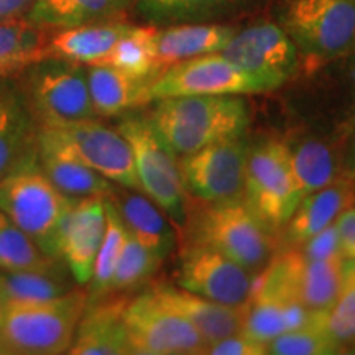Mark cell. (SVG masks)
Here are the masks:
<instances>
[{
  "instance_id": "6da1fadb",
  "label": "cell",
  "mask_w": 355,
  "mask_h": 355,
  "mask_svg": "<svg viewBox=\"0 0 355 355\" xmlns=\"http://www.w3.org/2000/svg\"><path fill=\"white\" fill-rule=\"evenodd\" d=\"M148 122L175 157L194 153L245 133L250 114L239 96H183L159 99Z\"/></svg>"
},
{
  "instance_id": "7a4b0ae2",
  "label": "cell",
  "mask_w": 355,
  "mask_h": 355,
  "mask_svg": "<svg viewBox=\"0 0 355 355\" xmlns=\"http://www.w3.org/2000/svg\"><path fill=\"white\" fill-rule=\"evenodd\" d=\"M186 243L220 252L250 273L260 272L277 252L278 239L266 230L243 201L194 204L183 225Z\"/></svg>"
},
{
  "instance_id": "3957f363",
  "label": "cell",
  "mask_w": 355,
  "mask_h": 355,
  "mask_svg": "<svg viewBox=\"0 0 355 355\" xmlns=\"http://www.w3.org/2000/svg\"><path fill=\"white\" fill-rule=\"evenodd\" d=\"M87 304V293L71 290L43 301H7L0 344L7 355L68 352Z\"/></svg>"
},
{
  "instance_id": "277c9868",
  "label": "cell",
  "mask_w": 355,
  "mask_h": 355,
  "mask_svg": "<svg viewBox=\"0 0 355 355\" xmlns=\"http://www.w3.org/2000/svg\"><path fill=\"white\" fill-rule=\"evenodd\" d=\"M279 26L300 60L318 69L355 50V0H288Z\"/></svg>"
},
{
  "instance_id": "5b68a950",
  "label": "cell",
  "mask_w": 355,
  "mask_h": 355,
  "mask_svg": "<svg viewBox=\"0 0 355 355\" xmlns=\"http://www.w3.org/2000/svg\"><path fill=\"white\" fill-rule=\"evenodd\" d=\"M73 199L60 193L44 176L37 155L0 180V212L50 257H60L58 232Z\"/></svg>"
},
{
  "instance_id": "8992f818",
  "label": "cell",
  "mask_w": 355,
  "mask_h": 355,
  "mask_svg": "<svg viewBox=\"0 0 355 355\" xmlns=\"http://www.w3.org/2000/svg\"><path fill=\"white\" fill-rule=\"evenodd\" d=\"M20 91L38 127H68L96 117L86 68L73 61H35L25 69Z\"/></svg>"
},
{
  "instance_id": "52a82bcc",
  "label": "cell",
  "mask_w": 355,
  "mask_h": 355,
  "mask_svg": "<svg viewBox=\"0 0 355 355\" xmlns=\"http://www.w3.org/2000/svg\"><path fill=\"white\" fill-rule=\"evenodd\" d=\"M301 199L283 139L248 144L243 202L261 225L278 237Z\"/></svg>"
},
{
  "instance_id": "ba28073f",
  "label": "cell",
  "mask_w": 355,
  "mask_h": 355,
  "mask_svg": "<svg viewBox=\"0 0 355 355\" xmlns=\"http://www.w3.org/2000/svg\"><path fill=\"white\" fill-rule=\"evenodd\" d=\"M117 130L128 141L141 193H145L180 229L188 212V194L181 181L176 157L159 140L145 117H127Z\"/></svg>"
},
{
  "instance_id": "9c48e42d",
  "label": "cell",
  "mask_w": 355,
  "mask_h": 355,
  "mask_svg": "<svg viewBox=\"0 0 355 355\" xmlns=\"http://www.w3.org/2000/svg\"><path fill=\"white\" fill-rule=\"evenodd\" d=\"M247 152L242 135L180 157L178 168L188 198L206 204L243 201Z\"/></svg>"
},
{
  "instance_id": "30bf717a",
  "label": "cell",
  "mask_w": 355,
  "mask_h": 355,
  "mask_svg": "<svg viewBox=\"0 0 355 355\" xmlns=\"http://www.w3.org/2000/svg\"><path fill=\"white\" fill-rule=\"evenodd\" d=\"M125 329L130 354L204 355L207 340L188 319L163 304L152 290L128 301Z\"/></svg>"
},
{
  "instance_id": "8fae6325",
  "label": "cell",
  "mask_w": 355,
  "mask_h": 355,
  "mask_svg": "<svg viewBox=\"0 0 355 355\" xmlns=\"http://www.w3.org/2000/svg\"><path fill=\"white\" fill-rule=\"evenodd\" d=\"M268 92L259 79L211 53L180 61L163 69L150 86L152 101L183 96H242Z\"/></svg>"
},
{
  "instance_id": "7c38bea8",
  "label": "cell",
  "mask_w": 355,
  "mask_h": 355,
  "mask_svg": "<svg viewBox=\"0 0 355 355\" xmlns=\"http://www.w3.org/2000/svg\"><path fill=\"white\" fill-rule=\"evenodd\" d=\"M220 55L259 79L268 91H275L295 78L301 64L295 43L273 21H260L235 32Z\"/></svg>"
},
{
  "instance_id": "4fadbf2b",
  "label": "cell",
  "mask_w": 355,
  "mask_h": 355,
  "mask_svg": "<svg viewBox=\"0 0 355 355\" xmlns=\"http://www.w3.org/2000/svg\"><path fill=\"white\" fill-rule=\"evenodd\" d=\"M43 128L53 133L66 152L114 184L141 191L132 148L119 130L102 125L94 119L68 127Z\"/></svg>"
},
{
  "instance_id": "5bb4252c",
  "label": "cell",
  "mask_w": 355,
  "mask_h": 355,
  "mask_svg": "<svg viewBox=\"0 0 355 355\" xmlns=\"http://www.w3.org/2000/svg\"><path fill=\"white\" fill-rule=\"evenodd\" d=\"M252 273L214 248L184 243L176 273V285L183 290L241 308L248 301Z\"/></svg>"
},
{
  "instance_id": "9a60e30c",
  "label": "cell",
  "mask_w": 355,
  "mask_h": 355,
  "mask_svg": "<svg viewBox=\"0 0 355 355\" xmlns=\"http://www.w3.org/2000/svg\"><path fill=\"white\" fill-rule=\"evenodd\" d=\"M104 232V196L73 199L58 232V255L78 285L91 282Z\"/></svg>"
},
{
  "instance_id": "2e32d148",
  "label": "cell",
  "mask_w": 355,
  "mask_h": 355,
  "mask_svg": "<svg viewBox=\"0 0 355 355\" xmlns=\"http://www.w3.org/2000/svg\"><path fill=\"white\" fill-rule=\"evenodd\" d=\"M128 300L105 295L87 301L76 329L71 355H127L130 354L125 329Z\"/></svg>"
},
{
  "instance_id": "e0dca14e",
  "label": "cell",
  "mask_w": 355,
  "mask_h": 355,
  "mask_svg": "<svg viewBox=\"0 0 355 355\" xmlns=\"http://www.w3.org/2000/svg\"><path fill=\"white\" fill-rule=\"evenodd\" d=\"M37 162L53 186L68 198H105L115 188L112 181L66 152L53 133L43 127H38L37 133Z\"/></svg>"
},
{
  "instance_id": "ac0fdd59",
  "label": "cell",
  "mask_w": 355,
  "mask_h": 355,
  "mask_svg": "<svg viewBox=\"0 0 355 355\" xmlns=\"http://www.w3.org/2000/svg\"><path fill=\"white\" fill-rule=\"evenodd\" d=\"M355 204V184L349 178H339L326 188L301 199L285 227L279 230L283 247L301 245L309 237L336 222L347 207ZM278 234V235H279Z\"/></svg>"
},
{
  "instance_id": "d6986e66",
  "label": "cell",
  "mask_w": 355,
  "mask_h": 355,
  "mask_svg": "<svg viewBox=\"0 0 355 355\" xmlns=\"http://www.w3.org/2000/svg\"><path fill=\"white\" fill-rule=\"evenodd\" d=\"M37 133L20 87L0 81V180L37 155Z\"/></svg>"
},
{
  "instance_id": "ffe728a7",
  "label": "cell",
  "mask_w": 355,
  "mask_h": 355,
  "mask_svg": "<svg viewBox=\"0 0 355 355\" xmlns=\"http://www.w3.org/2000/svg\"><path fill=\"white\" fill-rule=\"evenodd\" d=\"M283 141L301 198L343 178L344 159L331 140L309 132H296Z\"/></svg>"
},
{
  "instance_id": "44dd1931",
  "label": "cell",
  "mask_w": 355,
  "mask_h": 355,
  "mask_svg": "<svg viewBox=\"0 0 355 355\" xmlns=\"http://www.w3.org/2000/svg\"><path fill=\"white\" fill-rule=\"evenodd\" d=\"M157 298L168 308L193 324L207 344L224 337L239 334L243 326V306L235 308L206 300L171 285H155L150 288Z\"/></svg>"
},
{
  "instance_id": "7402d4cb",
  "label": "cell",
  "mask_w": 355,
  "mask_h": 355,
  "mask_svg": "<svg viewBox=\"0 0 355 355\" xmlns=\"http://www.w3.org/2000/svg\"><path fill=\"white\" fill-rule=\"evenodd\" d=\"M117 207L128 232L152 250L155 255L165 260L175 247V232L162 209L148 196L137 189H121L119 184L109 194Z\"/></svg>"
},
{
  "instance_id": "603a6c76",
  "label": "cell",
  "mask_w": 355,
  "mask_h": 355,
  "mask_svg": "<svg viewBox=\"0 0 355 355\" xmlns=\"http://www.w3.org/2000/svg\"><path fill=\"white\" fill-rule=\"evenodd\" d=\"M128 28L130 25L109 20L63 28L44 43L43 58H58L87 66L102 64Z\"/></svg>"
},
{
  "instance_id": "cb8c5ba5",
  "label": "cell",
  "mask_w": 355,
  "mask_h": 355,
  "mask_svg": "<svg viewBox=\"0 0 355 355\" xmlns=\"http://www.w3.org/2000/svg\"><path fill=\"white\" fill-rule=\"evenodd\" d=\"M235 32L234 26L217 24H183L157 30L155 51L159 73L189 58L220 53Z\"/></svg>"
},
{
  "instance_id": "d4e9b609",
  "label": "cell",
  "mask_w": 355,
  "mask_h": 355,
  "mask_svg": "<svg viewBox=\"0 0 355 355\" xmlns=\"http://www.w3.org/2000/svg\"><path fill=\"white\" fill-rule=\"evenodd\" d=\"M86 76L96 115H117L152 101L153 78H135L109 64L87 66Z\"/></svg>"
},
{
  "instance_id": "484cf974",
  "label": "cell",
  "mask_w": 355,
  "mask_h": 355,
  "mask_svg": "<svg viewBox=\"0 0 355 355\" xmlns=\"http://www.w3.org/2000/svg\"><path fill=\"white\" fill-rule=\"evenodd\" d=\"M318 311L306 309L298 301L250 298L243 304L242 334L266 344L279 334L309 326L319 318Z\"/></svg>"
},
{
  "instance_id": "4316f807",
  "label": "cell",
  "mask_w": 355,
  "mask_h": 355,
  "mask_svg": "<svg viewBox=\"0 0 355 355\" xmlns=\"http://www.w3.org/2000/svg\"><path fill=\"white\" fill-rule=\"evenodd\" d=\"M128 3L130 0H33L28 21L40 28H73L114 19Z\"/></svg>"
},
{
  "instance_id": "83f0119b",
  "label": "cell",
  "mask_w": 355,
  "mask_h": 355,
  "mask_svg": "<svg viewBox=\"0 0 355 355\" xmlns=\"http://www.w3.org/2000/svg\"><path fill=\"white\" fill-rule=\"evenodd\" d=\"M343 260H308L300 254L296 293L306 309L318 313H329L332 309L344 285Z\"/></svg>"
},
{
  "instance_id": "f1b7e54d",
  "label": "cell",
  "mask_w": 355,
  "mask_h": 355,
  "mask_svg": "<svg viewBox=\"0 0 355 355\" xmlns=\"http://www.w3.org/2000/svg\"><path fill=\"white\" fill-rule=\"evenodd\" d=\"M68 266L56 261L33 272H0V293L7 301H43L63 296L74 290Z\"/></svg>"
},
{
  "instance_id": "f546056e",
  "label": "cell",
  "mask_w": 355,
  "mask_h": 355,
  "mask_svg": "<svg viewBox=\"0 0 355 355\" xmlns=\"http://www.w3.org/2000/svg\"><path fill=\"white\" fill-rule=\"evenodd\" d=\"M44 43L40 26L28 20L0 24V78L25 71L35 61L43 60Z\"/></svg>"
},
{
  "instance_id": "4dcf8cb0",
  "label": "cell",
  "mask_w": 355,
  "mask_h": 355,
  "mask_svg": "<svg viewBox=\"0 0 355 355\" xmlns=\"http://www.w3.org/2000/svg\"><path fill=\"white\" fill-rule=\"evenodd\" d=\"M155 35L157 28L153 26L130 25V28L119 38L102 64L114 66L135 78L155 79L159 74L157 51H155Z\"/></svg>"
},
{
  "instance_id": "1f68e13d",
  "label": "cell",
  "mask_w": 355,
  "mask_h": 355,
  "mask_svg": "<svg viewBox=\"0 0 355 355\" xmlns=\"http://www.w3.org/2000/svg\"><path fill=\"white\" fill-rule=\"evenodd\" d=\"M105 206V232L102 239L101 248L97 252L94 272L92 278L89 282V293L87 301L102 298L107 295V288L112 275L115 272V266L121 259L123 243H125L127 227L123 224L121 214H119L117 207L109 196L104 198Z\"/></svg>"
},
{
  "instance_id": "d6a6232c",
  "label": "cell",
  "mask_w": 355,
  "mask_h": 355,
  "mask_svg": "<svg viewBox=\"0 0 355 355\" xmlns=\"http://www.w3.org/2000/svg\"><path fill=\"white\" fill-rule=\"evenodd\" d=\"M60 257H50L30 235L0 212V272H33L51 266Z\"/></svg>"
},
{
  "instance_id": "836d02e7",
  "label": "cell",
  "mask_w": 355,
  "mask_h": 355,
  "mask_svg": "<svg viewBox=\"0 0 355 355\" xmlns=\"http://www.w3.org/2000/svg\"><path fill=\"white\" fill-rule=\"evenodd\" d=\"M327 313L319 314V318L309 326L301 329L288 331L265 344L266 354L272 355H334L344 354L326 331Z\"/></svg>"
},
{
  "instance_id": "e575fe53",
  "label": "cell",
  "mask_w": 355,
  "mask_h": 355,
  "mask_svg": "<svg viewBox=\"0 0 355 355\" xmlns=\"http://www.w3.org/2000/svg\"><path fill=\"white\" fill-rule=\"evenodd\" d=\"M162 259L148 250L145 245L137 241L133 235L127 230L125 243H123L121 259L115 266V272L110 279L107 295L132 290V288L141 285L162 265Z\"/></svg>"
},
{
  "instance_id": "d590c367",
  "label": "cell",
  "mask_w": 355,
  "mask_h": 355,
  "mask_svg": "<svg viewBox=\"0 0 355 355\" xmlns=\"http://www.w3.org/2000/svg\"><path fill=\"white\" fill-rule=\"evenodd\" d=\"M344 273V285L336 304L327 313L326 331L344 352L355 345V277Z\"/></svg>"
},
{
  "instance_id": "8d00e7d4",
  "label": "cell",
  "mask_w": 355,
  "mask_h": 355,
  "mask_svg": "<svg viewBox=\"0 0 355 355\" xmlns=\"http://www.w3.org/2000/svg\"><path fill=\"white\" fill-rule=\"evenodd\" d=\"M153 19L163 21H188L209 17L232 0H140Z\"/></svg>"
},
{
  "instance_id": "74e56055",
  "label": "cell",
  "mask_w": 355,
  "mask_h": 355,
  "mask_svg": "<svg viewBox=\"0 0 355 355\" xmlns=\"http://www.w3.org/2000/svg\"><path fill=\"white\" fill-rule=\"evenodd\" d=\"M301 257L308 260H326V259H344L343 250H340L339 234H337L336 224L322 229L301 245L295 247Z\"/></svg>"
},
{
  "instance_id": "f35d334b",
  "label": "cell",
  "mask_w": 355,
  "mask_h": 355,
  "mask_svg": "<svg viewBox=\"0 0 355 355\" xmlns=\"http://www.w3.org/2000/svg\"><path fill=\"white\" fill-rule=\"evenodd\" d=\"M204 354L209 355H265V344L248 339L242 332L224 337L206 345Z\"/></svg>"
},
{
  "instance_id": "ab89813d",
  "label": "cell",
  "mask_w": 355,
  "mask_h": 355,
  "mask_svg": "<svg viewBox=\"0 0 355 355\" xmlns=\"http://www.w3.org/2000/svg\"><path fill=\"white\" fill-rule=\"evenodd\" d=\"M340 250L344 259H355V206H350L336 219Z\"/></svg>"
},
{
  "instance_id": "60d3db41",
  "label": "cell",
  "mask_w": 355,
  "mask_h": 355,
  "mask_svg": "<svg viewBox=\"0 0 355 355\" xmlns=\"http://www.w3.org/2000/svg\"><path fill=\"white\" fill-rule=\"evenodd\" d=\"M33 0H0V24L20 20L32 7Z\"/></svg>"
},
{
  "instance_id": "b9f144b4",
  "label": "cell",
  "mask_w": 355,
  "mask_h": 355,
  "mask_svg": "<svg viewBox=\"0 0 355 355\" xmlns=\"http://www.w3.org/2000/svg\"><path fill=\"white\" fill-rule=\"evenodd\" d=\"M344 176L352 180L355 183V127H354V133L352 139H350L347 153H345L344 158Z\"/></svg>"
},
{
  "instance_id": "7bdbcfd3",
  "label": "cell",
  "mask_w": 355,
  "mask_h": 355,
  "mask_svg": "<svg viewBox=\"0 0 355 355\" xmlns=\"http://www.w3.org/2000/svg\"><path fill=\"white\" fill-rule=\"evenodd\" d=\"M349 60V78H350V94H352V104H350V112H352V119H350L349 128L355 127V50L347 56Z\"/></svg>"
},
{
  "instance_id": "ee69618b",
  "label": "cell",
  "mask_w": 355,
  "mask_h": 355,
  "mask_svg": "<svg viewBox=\"0 0 355 355\" xmlns=\"http://www.w3.org/2000/svg\"><path fill=\"white\" fill-rule=\"evenodd\" d=\"M343 270L345 273L354 275V277H355V259H344L343 260Z\"/></svg>"
},
{
  "instance_id": "f6af8a7d",
  "label": "cell",
  "mask_w": 355,
  "mask_h": 355,
  "mask_svg": "<svg viewBox=\"0 0 355 355\" xmlns=\"http://www.w3.org/2000/svg\"><path fill=\"white\" fill-rule=\"evenodd\" d=\"M6 306H7V300L3 298V295H2V293H0V326H2L3 314H6Z\"/></svg>"
},
{
  "instance_id": "bcb514c9",
  "label": "cell",
  "mask_w": 355,
  "mask_h": 355,
  "mask_svg": "<svg viewBox=\"0 0 355 355\" xmlns=\"http://www.w3.org/2000/svg\"><path fill=\"white\" fill-rule=\"evenodd\" d=\"M0 355H7V350L3 349V345H2V344H0Z\"/></svg>"
},
{
  "instance_id": "7dc6e473",
  "label": "cell",
  "mask_w": 355,
  "mask_h": 355,
  "mask_svg": "<svg viewBox=\"0 0 355 355\" xmlns=\"http://www.w3.org/2000/svg\"><path fill=\"white\" fill-rule=\"evenodd\" d=\"M349 352H350V354H355V345H354V347H352V349H350V350H349Z\"/></svg>"
}]
</instances>
